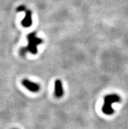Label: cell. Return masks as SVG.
Listing matches in <instances>:
<instances>
[{"label":"cell","mask_w":128,"mask_h":129,"mask_svg":"<svg viewBox=\"0 0 128 129\" xmlns=\"http://www.w3.org/2000/svg\"><path fill=\"white\" fill-rule=\"evenodd\" d=\"M18 11H25L26 13V15H25V17L24 18V19L22 20V25L24 27H26V28H28L31 26L32 24V18H31V12L29 10L26 9L24 7L21 6L18 8Z\"/></svg>","instance_id":"cell-3"},{"label":"cell","mask_w":128,"mask_h":129,"mask_svg":"<svg viewBox=\"0 0 128 129\" xmlns=\"http://www.w3.org/2000/svg\"><path fill=\"white\" fill-rule=\"evenodd\" d=\"M121 99L117 94L107 95L104 98V104L103 106L102 111L105 114L111 115L113 113L114 110L112 108V104L115 102H119Z\"/></svg>","instance_id":"cell-2"},{"label":"cell","mask_w":128,"mask_h":129,"mask_svg":"<svg viewBox=\"0 0 128 129\" xmlns=\"http://www.w3.org/2000/svg\"><path fill=\"white\" fill-rule=\"evenodd\" d=\"M27 39L28 40V45L27 47H22L20 49V54L24 55L26 52L29 51L31 54H35L37 53V45L41 44L42 43V39L37 38L36 36L35 33H30L27 36Z\"/></svg>","instance_id":"cell-1"},{"label":"cell","mask_w":128,"mask_h":129,"mask_svg":"<svg viewBox=\"0 0 128 129\" xmlns=\"http://www.w3.org/2000/svg\"><path fill=\"white\" fill-rule=\"evenodd\" d=\"M55 90H54V94L55 96L58 98L62 97L63 94V90L62 87V81L59 79L56 80L55 81Z\"/></svg>","instance_id":"cell-5"},{"label":"cell","mask_w":128,"mask_h":129,"mask_svg":"<svg viewBox=\"0 0 128 129\" xmlns=\"http://www.w3.org/2000/svg\"><path fill=\"white\" fill-rule=\"evenodd\" d=\"M22 84L29 91L37 92L40 89V87L37 83H33V82L28 80V79H23L22 81Z\"/></svg>","instance_id":"cell-4"}]
</instances>
